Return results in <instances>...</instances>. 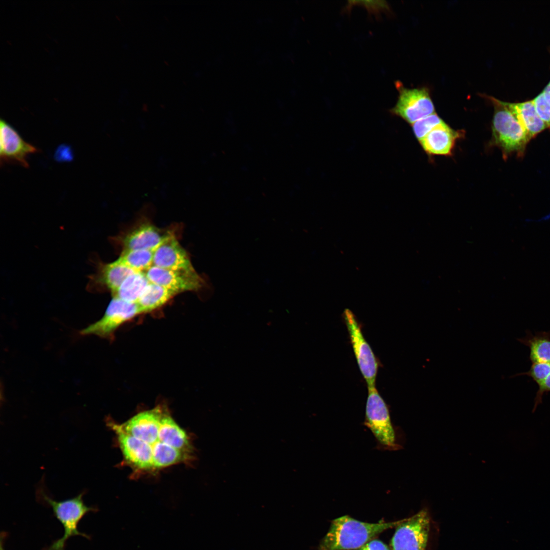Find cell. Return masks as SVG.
Returning a JSON list of instances; mask_svg holds the SVG:
<instances>
[{
    "mask_svg": "<svg viewBox=\"0 0 550 550\" xmlns=\"http://www.w3.org/2000/svg\"><path fill=\"white\" fill-rule=\"evenodd\" d=\"M40 488L37 491L38 498L51 508L54 516L62 524L64 533L60 539L54 541L45 550H65L66 541L71 537L81 536L90 539V536L78 530L80 520L90 512H96L97 508L87 506L83 500L85 492L76 497L63 501H56Z\"/></svg>",
    "mask_w": 550,
    "mask_h": 550,
    "instance_id": "7a4b0ae2",
    "label": "cell"
},
{
    "mask_svg": "<svg viewBox=\"0 0 550 550\" xmlns=\"http://www.w3.org/2000/svg\"><path fill=\"white\" fill-rule=\"evenodd\" d=\"M530 349V360L533 363H550V331L539 332L533 335L527 332L526 336L518 339Z\"/></svg>",
    "mask_w": 550,
    "mask_h": 550,
    "instance_id": "ffe728a7",
    "label": "cell"
},
{
    "mask_svg": "<svg viewBox=\"0 0 550 550\" xmlns=\"http://www.w3.org/2000/svg\"><path fill=\"white\" fill-rule=\"evenodd\" d=\"M153 265L168 269L196 271L187 252L176 235L167 239L154 251Z\"/></svg>",
    "mask_w": 550,
    "mask_h": 550,
    "instance_id": "5bb4252c",
    "label": "cell"
},
{
    "mask_svg": "<svg viewBox=\"0 0 550 550\" xmlns=\"http://www.w3.org/2000/svg\"><path fill=\"white\" fill-rule=\"evenodd\" d=\"M177 294L174 291L150 282L136 304L142 313H148L164 306Z\"/></svg>",
    "mask_w": 550,
    "mask_h": 550,
    "instance_id": "d6986e66",
    "label": "cell"
},
{
    "mask_svg": "<svg viewBox=\"0 0 550 550\" xmlns=\"http://www.w3.org/2000/svg\"><path fill=\"white\" fill-rule=\"evenodd\" d=\"M134 271L118 259L111 263H101L96 273L90 277V287L109 290L113 294L124 280Z\"/></svg>",
    "mask_w": 550,
    "mask_h": 550,
    "instance_id": "2e32d148",
    "label": "cell"
},
{
    "mask_svg": "<svg viewBox=\"0 0 550 550\" xmlns=\"http://www.w3.org/2000/svg\"><path fill=\"white\" fill-rule=\"evenodd\" d=\"M430 516L423 508L411 517L402 519L391 540L393 550H425L430 531Z\"/></svg>",
    "mask_w": 550,
    "mask_h": 550,
    "instance_id": "5b68a950",
    "label": "cell"
},
{
    "mask_svg": "<svg viewBox=\"0 0 550 550\" xmlns=\"http://www.w3.org/2000/svg\"><path fill=\"white\" fill-rule=\"evenodd\" d=\"M532 100L540 118L547 127H550V105L545 99L542 93H539Z\"/></svg>",
    "mask_w": 550,
    "mask_h": 550,
    "instance_id": "d4e9b609",
    "label": "cell"
},
{
    "mask_svg": "<svg viewBox=\"0 0 550 550\" xmlns=\"http://www.w3.org/2000/svg\"><path fill=\"white\" fill-rule=\"evenodd\" d=\"M549 219H550V213L548 214V215H546L545 216H544L543 217L541 218V219L540 220L541 221H546V220H548Z\"/></svg>",
    "mask_w": 550,
    "mask_h": 550,
    "instance_id": "4dcf8cb0",
    "label": "cell"
},
{
    "mask_svg": "<svg viewBox=\"0 0 550 550\" xmlns=\"http://www.w3.org/2000/svg\"><path fill=\"white\" fill-rule=\"evenodd\" d=\"M153 254L152 250H125L122 251L117 259L134 271L145 272L153 265Z\"/></svg>",
    "mask_w": 550,
    "mask_h": 550,
    "instance_id": "7402d4cb",
    "label": "cell"
},
{
    "mask_svg": "<svg viewBox=\"0 0 550 550\" xmlns=\"http://www.w3.org/2000/svg\"><path fill=\"white\" fill-rule=\"evenodd\" d=\"M106 424L115 433L124 460L134 470L154 471L151 447L144 442L125 432L120 425L107 419Z\"/></svg>",
    "mask_w": 550,
    "mask_h": 550,
    "instance_id": "30bf717a",
    "label": "cell"
},
{
    "mask_svg": "<svg viewBox=\"0 0 550 550\" xmlns=\"http://www.w3.org/2000/svg\"><path fill=\"white\" fill-rule=\"evenodd\" d=\"M538 389L534 398V404L532 409L533 413H534L537 407L542 403L543 395L545 393L550 392V374L538 384Z\"/></svg>",
    "mask_w": 550,
    "mask_h": 550,
    "instance_id": "484cf974",
    "label": "cell"
},
{
    "mask_svg": "<svg viewBox=\"0 0 550 550\" xmlns=\"http://www.w3.org/2000/svg\"><path fill=\"white\" fill-rule=\"evenodd\" d=\"M343 317L360 370L368 387L375 386L379 366L378 360L364 338L354 314L350 310L345 309Z\"/></svg>",
    "mask_w": 550,
    "mask_h": 550,
    "instance_id": "8992f818",
    "label": "cell"
},
{
    "mask_svg": "<svg viewBox=\"0 0 550 550\" xmlns=\"http://www.w3.org/2000/svg\"><path fill=\"white\" fill-rule=\"evenodd\" d=\"M158 441L191 456L193 447L186 432L164 408L160 421Z\"/></svg>",
    "mask_w": 550,
    "mask_h": 550,
    "instance_id": "ac0fdd59",
    "label": "cell"
},
{
    "mask_svg": "<svg viewBox=\"0 0 550 550\" xmlns=\"http://www.w3.org/2000/svg\"><path fill=\"white\" fill-rule=\"evenodd\" d=\"M550 374V363L544 362L533 363L529 370L518 374L517 375H527L538 385Z\"/></svg>",
    "mask_w": 550,
    "mask_h": 550,
    "instance_id": "cb8c5ba5",
    "label": "cell"
},
{
    "mask_svg": "<svg viewBox=\"0 0 550 550\" xmlns=\"http://www.w3.org/2000/svg\"><path fill=\"white\" fill-rule=\"evenodd\" d=\"M541 92L547 102L550 105V81Z\"/></svg>",
    "mask_w": 550,
    "mask_h": 550,
    "instance_id": "f1b7e54d",
    "label": "cell"
},
{
    "mask_svg": "<svg viewBox=\"0 0 550 550\" xmlns=\"http://www.w3.org/2000/svg\"><path fill=\"white\" fill-rule=\"evenodd\" d=\"M360 550H390L383 542L378 539H372L364 545Z\"/></svg>",
    "mask_w": 550,
    "mask_h": 550,
    "instance_id": "83f0119b",
    "label": "cell"
},
{
    "mask_svg": "<svg viewBox=\"0 0 550 550\" xmlns=\"http://www.w3.org/2000/svg\"><path fill=\"white\" fill-rule=\"evenodd\" d=\"M176 235L173 230L160 228L146 218H142L136 225L118 236L122 251L148 250L154 251L171 236Z\"/></svg>",
    "mask_w": 550,
    "mask_h": 550,
    "instance_id": "9c48e42d",
    "label": "cell"
},
{
    "mask_svg": "<svg viewBox=\"0 0 550 550\" xmlns=\"http://www.w3.org/2000/svg\"><path fill=\"white\" fill-rule=\"evenodd\" d=\"M461 134L460 131L452 129L444 122L419 142L429 155L448 156L452 154L455 143Z\"/></svg>",
    "mask_w": 550,
    "mask_h": 550,
    "instance_id": "9a60e30c",
    "label": "cell"
},
{
    "mask_svg": "<svg viewBox=\"0 0 550 550\" xmlns=\"http://www.w3.org/2000/svg\"><path fill=\"white\" fill-rule=\"evenodd\" d=\"M494 106L492 143L502 151L504 158L513 153L521 156L530 140L503 102L489 97Z\"/></svg>",
    "mask_w": 550,
    "mask_h": 550,
    "instance_id": "3957f363",
    "label": "cell"
},
{
    "mask_svg": "<svg viewBox=\"0 0 550 550\" xmlns=\"http://www.w3.org/2000/svg\"><path fill=\"white\" fill-rule=\"evenodd\" d=\"M7 533L5 532H2L1 534V548L0 550H5L4 547V542L6 538L7 537Z\"/></svg>",
    "mask_w": 550,
    "mask_h": 550,
    "instance_id": "f546056e",
    "label": "cell"
},
{
    "mask_svg": "<svg viewBox=\"0 0 550 550\" xmlns=\"http://www.w3.org/2000/svg\"><path fill=\"white\" fill-rule=\"evenodd\" d=\"M402 520L370 523L348 515L334 519L322 539L318 550H356L384 531L396 527Z\"/></svg>",
    "mask_w": 550,
    "mask_h": 550,
    "instance_id": "6da1fadb",
    "label": "cell"
},
{
    "mask_svg": "<svg viewBox=\"0 0 550 550\" xmlns=\"http://www.w3.org/2000/svg\"><path fill=\"white\" fill-rule=\"evenodd\" d=\"M503 102L530 140L547 128L538 115L532 100L520 102Z\"/></svg>",
    "mask_w": 550,
    "mask_h": 550,
    "instance_id": "e0dca14e",
    "label": "cell"
},
{
    "mask_svg": "<svg viewBox=\"0 0 550 550\" xmlns=\"http://www.w3.org/2000/svg\"><path fill=\"white\" fill-rule=\"evenodd\" d=\"M444 122L435 113L424 117L412 124L414 133L420 141L433 129Z\"/></svg>",
    "mask_w": 550,
    "mask_h": 550,
    "instance_id": "603a6c76",
    "label": "cell"
},
{
    "mask_svg": "<svg viewBox=\"0 0 550 550\" xmlns=\"http://www.w3.org/2000/svg\"><path fill=\"white\" fill-rule=\"evenodd\" d=\"M368 390L364 425L372 432L380 448L399 450L402 447L398 443L387 403L375 386L368 387Z\"/></svg>",
    "mask_w": 550,
    "mask_h": 550,
    "instance_id": "277c9868",
    "label": "cell"
},
{
    "mask_svg": "<svg viewBox=\"0 0 550 550\" xmlns=\"http://www.w3.org/2000/svg\"><path fill=\"white\" fill-rule=\"evenodd\" d=\"M141 314L142 313L136 303L113 297L102 317L82 329L80 333L109 338L121 325Z\"/></svg>",
    "mask_w": 550,
    "mask_h": 550,
    "instance_id": "ba28073f",
    "label": "cell"
},
{
    "mask_svg": "<svg viewBox=\"0 0 550 550\" xmlns=\"http://www.w3.org/2000/svg\"><path fill=\"white\" fill-rule=\"evenodd\" d=\"M54 157L59 162L70 161L73 158V151L69 146L61 145L57 149Z\"/></svg>",
    "mask_w": 550,
    "mask_h": 550,
    "instance_id": "4316f807",
    "label": "cell"
},
{
    "mask_svg": "<svg viewBox=\"0 0 550 550\" xmlns=\"http://www.w3.org/2000/svg\"><path fill=\"white\" fill-rule=\"evenodd\" d=\"M164 409L158 405L140 412L120 425L127 434L144 442L152 448L159 441L160 421Z\"/></svg>",
    "mask_w": 550,
    "mask_h": 550,
    "instance_id": "4fadbf2b",
    "label": "cell"
},
{
    "mask_svg": "<svg viewBox=\"0 0 550 550\" xmlns=\"http://www.w3.org/2000/svg\"><path fill=\"white\" fill-rule=\"evenodd\" d=\"M150 283L143 271H134L122 282L113 297L124 301L136 303L139 297Z\"/></svg>",
    "mask_w": 550,
    "mask_h": 550,
    "instance_id": "44dd1931",
    "label": "cell"
},
{
    "mask_svg": "<svg viewBox=\"0 0 550 550\" xmlns=\"http://www.w3.org/2000/svg\"><path fill=\"white\" fill-rule=\"evenodd\" d=\"M0 156L1 163L13 162L28 168V155L37 149L23 140L17 131L5 120L0 121Z\"/></svg>",
    "mask_w": 550,
    "mask_h": 550,
    "instance_id": "7c38bea8",
    "label": "cell"
},
{
    "mask_svg": "<svg viewBox=\"0 0 550 550\" xmlns=\"http://www.w3.org/2000/svg\"><path fill=\"white\" fill-rule=\"evenodd\" d=\"M145 272L150 282L178 294L185 291H199L207 286L206 280L196 271L171 270L152 265Z\"/></svg>",
    "mask_w": 550,
    "mask_h": 550,
    "instance_id": "8fae6325",
    "label": "cell"
},
{
    "mask_svg": "<svg viewBox=\"0 0 550 550\" xmlns=\"http://www.w3.org/2000/svg\"><path fill=\"white\" fill-rule=\"evenodd\" d=\"M396 86L399 96L395 105L390 110L392 114L412 124L435 113L434 105L427 88H407L400 82Z\"/></svg>",
    "mask_w": 550,
    "mask_h": 550,
    "instance_id": "52a82bcc",
    "label": "cell"
}]
</instances>
